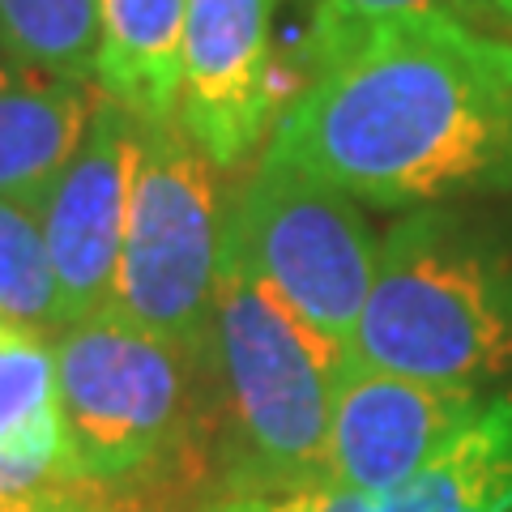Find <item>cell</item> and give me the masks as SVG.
<instances>
[{
    "instance_id": "1",
    "label": "cell",
    "mask_w": 512,
    "mask_h": 512,
    "mask_svg": "<svg viewBox=\"0 0 512 512\" xmlns=\"http://www.w3.org/2000/svg\"><path fill=\"white\" fill-rule=\"evenodd\" d=\"M265 154L376 210L512 192V39L320 0Z\"/></svg>"
},
{
    "instance_id": "2",
    "label": "cell",
    "mask_w": 512,
    "mask_h": 512,
    "mask_svg": "<svg viewBox=\"0 0 512 512\" xmlns=\"http://www.w3.org/2000/svg\"><path fill=\"white\" fill-rule=\"evenodd\" d=\"M346 350L444 389L512 380V231L461 205L406 210L380 239Z\"/></svg>"
},
{
    "instance_id": "3",
    "label": "cell",
    "mask_w": 512,
    "mask_h": 512,
    "mask_svg": "<svg viewBox=\"0 0 512 512\" xmlns=\"http://www.w3.org/2000/svg\"><path fill=\"white\" fill-rule=\"evenodd\" d=\"M346 346L312 329L222 231L210 367L231 419L227 491L329 483V419Z\"/></svg>"
},
{
    "instance_id": "4",
    "label": "cell",
    "mask_w": 512,
    "mask_h": 512,
    "mask_svg": "<svg viewBox=\"0 0 512 512\" xmlns=\"http://www.w3.org/2000/svg\"><path fill=\"white\" fill-rule=\"evenodd\" d=\"M56 406L90 478L133 491L158 478L197 436L214 367L154 338L116 308L64 325L56 338Z\"/></svg>"
},
{
    "instance_id": "5",
    "label": "cell",
    "mask_w": 512,
    "mask_h": 512,
    "mask_svg": "<svg viewBox=\"0 0 512 512\" xmlns=\"http://www.w3.org/2000/svg\"><path fill=\"white\" fill-rule=\"evenodd\" d=\"M227 210L222 167L192 141L180 116L137 120L111 308L197 363H210Z\"/></svg>"
},
{
    "instance_id": "6",
    "label": "cell",
    "mask_w": 512,
    "mask_h": 512,
    "mask_svg": "<svg viewBox=\"0 0 512 512\" xmlns=\"http://www.w3.org/2000/svg\"><path fill=\"white\" fill-rule=\"evenodd\" d=\"M227 235L312 329L350 346L380 261V239L350 192L261 154L231 197Z\"/></svg>"
},
{
    "instance_id": "7",
    "label": "cell",
    "mask_w": 512,
    "mask_h": 512,
    "mask_svg": "<svg viewBox=\"0 0 512 512\" xmlns=\"http://www.w3.org/2000/svg\"><path fill=\"white\" fill-rule=\"evenodd\" d=\"M278 0H188L175 116L222 171L244 167L286 111Z\"/></svg>"
},
{
    "instance_id": "8",
    "label": "cell",
    "mask_w": 512,
    "mask_h": 512,
    "mask_svg": "<svg viewBox=\"0 0 512 512\" xmlns=\"http://www.w3.org/2000/svg\"><path fill=\"white\" fill-rule=\"evenodd\" d=\"M137 154V120L99 90L82 146L35 210L52 261L64 325L116 303V269L124 244L128 180Z\"/></svg>"
},
{
    "instance_id": "9",
    "label": "cell",
    "mask_w": 512,
    "mask_h": 512,
    "mask_svg": "<svg viewBox=\"0 0 512 512\" xmlns=\"http://www.w3.org/2000/svg\"><path fill=\"white\" fill-rule=\"evenodd\" d=\"M487 397L384 372L346 350L329 419V483L372 500L397 491L453 444Z\"/></svg>"
},
{
    "instance_id": "10",
    "label": "cell",
    "mask_w": 512,
    "mask_h": 512,
    "mask_svg": "<svg viewBox=\"0 0 512 512\" xmlns=\"http://www.w3.org/2000/svg\"><path fill=\"white\" fill-rule=\"evenodd\" d=\"M99 86L0 64V201L35 214L82 146Z\"/></svg>"
},
{
    "instance_id": "11",
    "label": "cell",
    "mask_w": 512,
    "mask_h": 512,
    "mask_svg": "<svg viewBox=\"0 0 512 512\" xmlns=\"http://www.w3.org/2000/svg\"><path fill=\"white\" fill-rule=\"evenodd\" d=\"M188 0H99L103 35L94 86L133 120L175 116Z\"/></svg>"
},
{
    "instance_id": "12",
    "label": "cell",
    "mask_w": 512,
    "mask_h": 512,
    "mask_svg": "<svg viewBox=\"0 0 512 512\" xmlns=\"http://www.w3.org/2000/svg\"><path fill=\"white\" fill-rule=\"evenodd\" d=\"M512 487V393H491L478 414L376 512H474Z\"/></svg>"
},
{
    "instance_id": "13",
    "label": "cell",
    "mask_w": 512,
    "mask_h": 512,
    "mask_svg": "<svg viewBox=\"0 0 512 512\" xmlns=\"http://www.w3.org/2000/svg\"><path fill=\"white\" fill-rule=\"evenodd\" d=\"M124 491H111L77 466L60 406L0 444V512H120Z\"/></svg>"
},
{
    "instance_id": "14",
    "label": "cell",
    "mask_w": 512,
    "mask_h": 512,
    "mask_svg": "<svg viewBox=\"0 0 512 512\" xmlns=\"http://www.w3.org/2000/svg\"><path fill=\"white\" fill-rule=\"evenodd\" d=\"M99 35V0H0V43L30 69L94 86Z\"/></svg>"
},
{
    "instance_id": "15",
    "label": "cell",
    "mask_w": 512,
    "mask_h": 512,
    "mask_svg": "<svg viewBox=\"0 0 512 512\" xmlns=\"http://www.w3.org/2000/svg\"><path fill=\"white\" fill-rule=\"evenodd\" d=\"M0 316L43 333L64 329L39 218L9 201H0Z\"/></svg>"
},
{
    "instance_id": "16",
    "label": "cell",
    "mask_w": 512,
    "mask_h": 512,
    "mask_svg": "<svg viewBox=\"0 0 512 512\" xmlns=\"http://www.w3.org/2000/svg\"><path fill=\"white\" fill-rule=\"evenodd\" d=\"M56 333L0 320V444L56 410Z\"/></svg>"
},
{
    "instance_id": "17",
    "label": "cell",
    "mask_w": 512,
    "mask_h": 512,
    "mask_svg": "<svg viewBox=\"0 0 512 512\" xmlns=\"http://www.w3.org/2000/svg\"><path fill=\"white\" fill-rule=\"evenodd\" d=\"M201 512H376L372 495L346 487H308V491H222Z\"/></svg>"
},
{
    "instance_id": "18",
    "label": "cell",
    "mask_w": 512,
    "mask_h": 512,
    "mask_svg": "<svg viewBox=\"0 0 512 512\" xmlns=\"http://www.w3.org/2000/svg\"><path fill=\"white\" fill-rule=\"evenodd\" d=\"M342 5L372 13H444V18L512 39V0H342Z\"/></svg>"
},
{
    "instance_id": "19",
    "label": "cell",
    "mask_w": 512,
    "mask_h": 512,
    "mask_svg": "<svg viewBox=\"0 0 512 512\" xmlns=\"http://www.w3.org/2000/svg\"><path fill=\"white\" fill-rule=\"evenodd\" d=\"M474 512H512V487L504 495H495V500H487L483 508H474Z\"/></svg>"
},
{
    "instance_id": "20",
    "label": "cell",
    "mask_w": 512,
    "mask_h": 512,
    "mask_svg": "<svg viewBox=\"0 0 512 512\" xmlns=\"http://www.w3.org/2000/svg\"><path fill=\"white\" fill-rule=\"evenodd\" d=\"M120 512H133V500H128V491H124V504H120Z\"/></svg>"
},
{
    "instance_id": "21",
    "label": "cell",
    "mask_w": 512,
    "mask_h": 512,
    "mask_svg": "<svg viewBox=\"0 0 512 512\" xmlns=\"http://www.w3.org/2000/svg\"><path fill=\"white\" fill-rule=\"evenodd\" d=\"M0 320H5V316H0Z\"/></svg>"
}]
</instances>
